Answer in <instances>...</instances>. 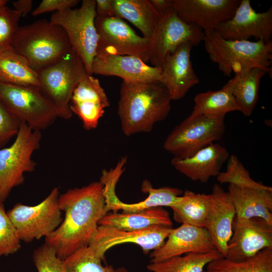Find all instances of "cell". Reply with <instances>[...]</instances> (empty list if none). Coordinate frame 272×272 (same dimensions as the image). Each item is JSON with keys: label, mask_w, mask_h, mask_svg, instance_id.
<instances>
[{"label": "cell", "mask_w": 272, "mask_h": 272, "mask_svg": "<svg viewBox=\"0 0 272 272\" xmlns=\"http://www.w3.org/2000/svg\"><path fill=\"white\" fill-rule=\"evenodd\" d=\"M8 1L7 0H0V9L6 6Z\"/></svg>", "instance_id": "cell-44"}, {"label": "cell", "mask_w": 272, "mask_h": 272, "mask_svg": "<svg viewBox=\"0 0 272 272\" xmlns=\"http://www.w3.org/2000/svg\"><path fill=\"white\" fill-rule=\"evenodd\" d=\"M58 204L64 217L58 228L45 238V243L64 260L78 249L88 245L99 221L108 211L100 181L69 189L60 194Z\"/></svg>", "instance_id": "cell-1"}, {"label": "cell", "mask_w": 272, "mask_h": 272, "mask_svg": "<svg viewBox=\"0 0 272 272\" xmlns=\"http://www.w3.org/2000/svg\"><path fill=\"white\" fill-rule=\"evenodd\" d=\"M96 16L95 1L84 0L79 8L54 12L50 20L63 29L71 48L82 58L89 75H92V64L97 55L98 34L95 24Z\"/></svg>", "instance_id": "cell-7"}, {"label": "cell", "mask_w": 272, "mask_h": 272, "mask_svg": "<svg viewBox=\"0 0 272 272\" xmlns=\"http://www.w3.org/2000/svg\"><path fill=\"white\" fill-rule=\"evenodd\" d=\"M12 47L36 72L59 60L72 48L63 29L45 19L19 27Z\"/></svg>", "instance_id": "cell-4"}, {"label": "cell", "mask_w": 272, "mask_h": 272, "mask_svg": "<svg viewBox=\"0 0 272 272\" xmlns=\"http://www.w3.org/2000/svg\"><path fill=\"white\" fill-rule=\"evenodd\" d=\"M151 4L161 16L173 8L172 0H149Z\"/></svg>", "instance_id": "cell-42"}, {"label": "cell", "mask_w": 272, "mask_h": 272, "mask_svg": "<svg viewBox=\"0 0 272 272\" xmlns=\"http://www.w3.org/2000/svg\"><path fill=\"white\" fill-rule=\"evenodd\" d=\"M172 227L156 225L137 231H126L108 226L99 225L88 246L102 260L110 248L131 243L140 246L145 254L159 248L165 242Z\"/></svg>", "instance_id": "cell-14"}, {"label": "cell", "mask_w": 272, "mask_h": 272, "mask_svg": "<svg viewBox=\"0 0 272 272\" xmlns=\"http://www.w3.org/2000/svg\"><path fill=\"white\" fill-rule=\"evenodd\" d=\"M21 241L18 231L5 211L4 204L0 205V256L17 252L21 248Z\"/></svg>", "instance_id": "cell-35"}, {"label": "cell", "mask_w": 272, "mask_h": 272, "mask_svg": "<svg viewBox=\"0 0 272 272\" xmlns=\"http://www.w3.org/2000/svg\"><path fill=\"white\" fill-rule=\"evenodd\" d=\"M193 101V110L189 115L191 117L225 116L228 112L238 111L232 94L223 87L218 90L198 93L194 97Z\"/></svg>", "instance_id": "cell-30"}, {"label": "cell", "mask_w": 272, "mask_h": 272, "mask_svg": "<svg viewBox=\"0 0 272 272\" xmlns=\"http://www.w3.org/2000/svg\"><path fill=\"white\" fill-rule=\"evenodd\" d=\"M161 72V66L149 65L131 55H97L91 67L92 75L116 76L128 83L160 82Z\"/></svg>", "instance_id": "cell-19"}, {"label": "cell", "mask_w": 272, "mask_h": 272, "mask_svg": "<svg viewBox=\"0 0 272 272\" xmlns=\"http://www.w3.org/2000/svg\"><path fill=\"white\" fill-rule=\"evenodd\" d=\"M127 159L122 157L116 166L107 171L103 170L100 182L103 186L106 206L107 210L116 213L122 210L124 213H134L150 208L168 207L170 208L180 198L183 191L178 188L163 187H153L149 181L144 180L142 184V191L148 195L144 200L132 203L121 201L117 197L116 185L124 171Z\"/></svg>", "instance_id": "cell-10"}, {"label": "cell", "mask_w": 272, "mask_h": 272, "mask_svg": "<svg viewBox=\"0 0 272 272\" xmlns=\"http://www.w3.org/2000/svg\"><path fill=\"white\" fill-rule=\"evenodd\" d=\"M63 260L68 272H114L112 265L103 266L88 246L82 247Z\"/></svg>", "instance_id": "cell-33"}, {"label": "cell", "mask_w": 272, "mask_h": 272, "mask_svg": "<svg viewBox=\"0 0 272 272\" xmlns=\"http://www.w3.org/2000/svg\"><path fill=\"white\" fill-rule=\"evenodd\" d=\"M227 192L235 208L236 217H258L272 225L271 187L257 188L229 184Z\"/></svg>", "instance_id": "cell-24"}, {"label": "cell", "mask_w": 272, "mask_h": 272, "mask_svg": "<svg viewBox=\"0 0 272 272\" xmlns=\"http://www.w3.org/2000/svg\"><path fill=\"white\" fill-rule=\"evenodd\" d=\"M38 89L55 110L57 117L70 119L73 92L88 74L80 56L72 49L54 63L37 72Z\"/></svg>", "instance_id": "cell-5"}, {"label": "cell", "mask_w": 272, "mask_h": 272, "mask_svg": "<svg viewBox=\"0 0 272 272\" xmlns=\"http://www.w3.org/2000/svg\"><path fill=\"white\" fill-rule=\"evenodd\" d=\"M59 195V188L54 187L39 203L30 206L18 203L7 212L21 241L29 243L45 238L58 228L63 220Z\"/></svg>", "instance_id": "cell-9"}, {"label": "cell", "mask_w": 272, "mask_h": 272, "mask_svg": "<svg viewBox=\"0 0 272 272\" xmlns=\"http://www.w3.org/2000/svg\"><path fill=\"white\" fill-rule=\"evenodd\" d=\"M114 272H128V271L124 267H121L115 269Z\"/></svg>", "instance_id": "cell-43"}, {"label": "cell", "mask_w": 272, "mask_h": 272, "mask_svg": "<svg viewBox=\"0 0 272 272\" xmlns=\"http://www.w3.org/2000/svg\"><path fill=\"white\" fill-rule=\"evenodd\" d=\"M215 31L229 40H249L251 37L267 43L271 40L272 7L257 13L249 0H241L232 17L220 24Z\"/></svg>", "instance_id": "cell-15"}, {"label": "cell", "mask_w": 272, "mask_h": 272, "mask_svg": "<svg viewBox=\"0 0 272 272\" xmlns=\"http://www.w3.org/2000/svg\"><path fill=\"white\" fill-rule=\"evenodd\" d=\"M217 179L221 184L228 183L240 187L261 188L266 186L252 179L249 171L234 155H230L226 170L220 172Z\"/></svg>", "instance_id": "cell-34"}, {"label": "cell", "mask_w": 272, "mask_h": 272, "mask_svg": "<svg viewBox=\"0 0 272 272\" xmlns=\"http://www.w3.org/2000/svg\"><path fill=\"white\" fill-rule=\"evenodd\" d=\"M203 272H272V248L264 249L242 261L217 258L210 262Z\"/></svg>", "instance_id": "cell-32"}, {"label": "cell", "mask_w": 272, "mask_h": 272, "mask_svg": "<svg viewBox=\"0 0 272 272\" xmlns=\"http://www.w3.org/2000/svg\"><path fill=\"white\" fill-rule=\"evenodd\" d=\"M216 250L205 228L182 224L172 228L164 243L150 254V262H158L190 253Z\"/></svg>", "instance_id": "cell-20"}, {"label": "cell", "mask_w": 272, "mask_h": 272, "mask_svg": "<svg viewBox=\"0 0 272 272\" xmlns=\"http://www.w3.org/2000/svg\"><path fill=\"white\" fill-rule=\"evenodd\" d=\"M0 99L11 112L35 130L47 128L57 118L37 87L0 82Z\"/></svg>", "instance_id": "cell-12"}, {"label": "cell", "mask_w": 272, "mask_h": 272, "mask_svg": "<svg viewBox=\"0 0 272 272\" xmlns=\"http://www.w3.org/2000/svg\"><path fill=\"white\" fill-rule=\"evenodd\" d=\"M178 17L194 24L203 32L215 31L220 24L230 19L240 0H172Z\"/></svg>", "instance_id": "cell-17"}, {"label": "cell", "mask_w": 272, "mask_h": 272, "mask_svg": "<svg viewBox=\"0 0 272 272\" xmlns=\"http://www.w3.org/2000/svg\"><path fill=\"white\" fill-rule=\"evenodd\" d=\"M235 217V208L228 192L215 184L210 194L205 228L210 235L216 250L224 257Z\"/></svg>", "instance_id": "cell-21"}, {"label": "cell", "mask_w": 272, "mask_h": 272, "mask_svg": "<svg viewBox=\"0 0 272 272\" xmlns=\"http://www.w3.org/2000/svg\"><path fill=\"white\" fill-rule=\"evenodd\" d=\"M32 257L38 272H68L63 260L46 243L34 250Z\"/></svg>", "instance_id": "cell-37"}, {"label": "cell", "mask_w": 272, "mask_h": 272, "mask_svg": "<svg viewBox=\"0 0 272 272\" xmlns=\"http://www.w3.org/2000/svg\"><path fill=\"white\" fill-rule=\"evenodd\" d=\"M193 46L189 42L181 44L165 57L160 66V82L168 91L171 100L182 99L191 88L199 83L191 60Z\"/></svg>", "instance_id": "cell-18"}, {"label": "cell", "mask_w": 272, "mask_h": 272, "mask_svg": "<svg viewBox=\"0 0 272 272\" xmlns=\"http://www.w3.org/2000/svg\"><path fill=\"white\" fill-rule=\"evenodd\" d=\"M265 74L261 69H252L243 75H234L223 87L231 92L238 111L245 116H250L256 106L260 81Z\"/></svg>", "instance_id": "cell-26"}, {"label": "cell", "mask_w": 272, "mask_h": 272, "mask_svg": "<svg viewBox=\"0 0 272 272\" xmlns=\"http://www.w3.org/2000/svg\"><path fill=\"white\" fill-rule=\"evenodd\" d=\"M21 17L14 9L7 6L0 9V52L12 47Z\"/></svg>", "instance_id": "cell-36"}, {"label": "cell", "mask_w": 272, "mask_h": 272, "mask_svg": "<svg viewBox=\"0 0 272 272\" xmlns=\"http://www.w3.org/2000/svg\"><path fill=\"white\" fill-rule=\"evenodd\" d=\"M78 0H43L32 12L33 16L47 12H61L72 9L79 3Z\"/></svg>", "instance_id": "cell-39"}, {"label": "cell", "mask_w": 272, "mask_h": 272, "mask_svg": "<svg viewBox=\"0 0 272 272\" xmlns=\"http://www.w3.org/2000/svg\"><path fill=\"white\" fill-rule=\"evenodd\" d=\"M97 16H115L113 0H96Z\"/></svg>", "instance_id": "cell-40"}, {"label": "cell", "mask_w": 272, "mask_h": 272, "mask_svg": "<svg viewBox=\"0 0 272 272\" xmlns=\"http://www.w3.org/2000/svg\"><path fill=\"white\" fill-rule=\"evenodd\" d=\"M229 156L226 148L214 143L189 157H174L171 163L176 170L191 180L205 183L219 175Z\"/></svg>", "instance_id": "cell-23"}, {"label": "cell", "mask_w": 272, "mask_h": 272, "mask_svg": "<svg viewBox=\"0 0 272 272\" xmlns=\"http://www.w3.org/2000/svg\"><path fill=\"white\" fill-rule=\"evenodd\" d=\"M267 248H272V225L258 217H235L226 258L242 261Z\"/></svg>", "instance_id": "cell-16"}, {"label": "cell", "mask_w": 272, "mask_h": 272, "mask_svg": "<svg viewBox=\"0 0 272 272\" xmlns=\"http://www.w3.org/2000/svg\"><path fill=\"white\" fill-rule=\"evenodd\" d=\"M95 24L98 34L97 55H131L149 62L150 39L138 35L123 19L97 16Z\"/></svg>", "instance_id": "cell-11"}, {"label": "cell", "mask_w": 272, "mask_h": 272, "mask_svg": "<svg viewBox=\"0 0 272 272\" xmlns=\"http://www.w3.org/2000/svg\"><path fill=\"white\" fill-rule=\"evenodd\" d=\"M169 213L163 207L150 208L134 213H107L98 225L108 226L126 231H137L156 225L172 227Z\"/></svg>", "instance_id": "cell-25"}, {"label": "cell", "mask_w": 272, "mask_h": 272, "mask_svg": "<svg viewBox=\"0 0 272 272\" xmlns=\"http://www.w3.org/2000/svg\"><path fill=\"white\" fill-rule=\"evenodd\" d=\"M0 82L38 87V73L12 47L0 52Z\"/></svg>", "instance_id": "cell-28"}, {"label": "cell", "mask_w": 272, "mask_h": 272, "mask_svg": "<svg viewBox=\"0 0 272 272\" xmlns=\"http://www.w3.org/2000/svg\"><path fill=\"white\" fill-rule=\"evenodd\" d=\"M13 6L21 17H24L32 11L33 2L32 0H19L13 2Z\"/></svg>", "instance_id": "cell-41"}, {"label": "cell", "mask_w": 272, "mask_h": 272, "mask_svg": "<svg viewBox=\"0 0 272 272\" xmlns=\"http://www.w3.org/2000/svg\"><path fill=\"white\" fill-rule=\"evenodd\" d=\"M22 121L0 99V149L16 137Z\"/></svg>", "instance_id": "cell-38"}, {"label": "cell", "mask_w": 272, "mask_h": 272, "mask_svg": "<svg viewBox=\"0 0 272 272\" xmlns=\"http://www.w3.org/2000/svg\"><path fill=\"white\" fill-rule=\"evenodd\" d=\"M225 116H188L166 138L163 147L174 157L186 158L215 141L225 131Z\"/></svg>", "instance_id": "cell-8"}, {"label": "cell", "mask_w": 272, "mask_h": 272, "mask_svg": "<svg viewBox=\"0 0 272 272\" xmlns=\"http://www.w3.org/2000/svg\"><path fill=\"white\" fill-rule=\"evenodd\" d=\"M110 105L99 80L87 74L75 88L70 102L73 114L77 115L87 130L95 129Z\"/></svg>", "instance_id": "cell-22"}, {"label": "cell", "mask_w": 272, "mask_h": 272, "mask_svg": "<svg viewBox=\"0 0 272 272\" xmlns=\"http://www.w3.org/2000/svg\"><path fill=\"white\" fill-rule=\"evenodd\" d=\"M203 43L210 60L227 77L243 75L258 68L271 74L272 41L229 40L215 31L204 32Z\"/></svg>", "instance_id": "cell-3"}, {"label": "cell", "mask_w": 272, "mask_h": 272, "mask_svg": "<svg viewBox=\"0 0 272 272\" xmlns=\"http://www.w3.org/2000/svg\"><path fill=\"white\" fill-rule=\"evenodd\" d=\"M41 131L22 121L13 144L0 149V205L4 204L12 189L24 181V174L35 170L33 153L40 146Z\"/></svg>", "instance_id": "cell-6"}, {"label": "cell", "mask_w": 272, "mask_h": 272, "mask_svg": "<svg viewBox=\"0 0 272 272\" xmlns=\"http://www.w3.org/2000/svg\"><path fill=\"white\" fill-rule=\"evenodd\" d=\"M171 101L168 91L159 81H122L118 115L123 133L129 137L152 130L156 123L168 116Z\"/></svg>", "instance_id": "cell-2"}, {"label": "cell", "mask_w": 272, "mask_h": 272, "mask_svg": "<svg viewBox=\"0 0 272 272\" xmlns=\"http://www.w3.org/2000/svg\"><path fill=\"white\" fill-rule=\"evenodd\" d=\"M115 16L136 27L150 39L161 16L149 0H113Z\"/></svg>", "instance_id": "cell-27"}, {"label": "cell", "mask_w": 272, "mask_h": 272, "mask_svg": "<svg viewBox=\"0 0 272 272\" xmlns=\"http://www.w3.org/2000/svg\"><path fill=\"white\" fill-rule=\"evenodd\" d=\"M222 257L217 250L190 253L158 262H150L147 267L151 272H203L210 262Z\"/></svg>", "instance_id": "cell-31"}, {"label": "cell", "mask_w": 272, "mask_h": 272, "mask_svg": "<svg viewBox=\"0 0 272 272\" xmlns=\"http://www.w3.org/2000/svg\"><path fill=\"white\" fill-rule=\"evenodd\" d=\"M210 194L186 190L179 200L172 206L173 219L177 223L205 228Z\"/></svg>", "instance_id": "cell-29"}, {"label": "cell", "mask_w": 272, "mask_h": 272, "mask_svg": "<svg viewBox=\"0 0 272 272\" xmlns=\"http://www.w3.org/2000/svg\"><path fill=\"white\" fill-rule=\"evenodd\" d=\"M204 32L198 27L188 24L177 15L173 7L162 15L150 39L149 62L160 66L165 57L181 44L191 42L194 46L203 41Z\"/></svg>", "instance_id": "cell-13"}]
</instances>
